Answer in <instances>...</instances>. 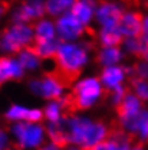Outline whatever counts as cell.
Instances as JSON below:
<instances>
[{
	"label": "cell",
	"instance_id": "9a60e30c",
	"mask_svg": "<svg viewBox=\"0 0 148 150\" xmlns=\"http://www.w3.org/2000/svg\"><path fill=\"white\" fill-rule=\"evenodd\" d=\"M125 78V68L124 67H105L101 74V82L107 88H116L122 84Z\"/></svg>",
	"mask_w": 148,
	"mask_h": 150
},
{
	"label": "cell",
	"instance_id": "1f68e13d",
	"mask_svg": "<svg viewBox=\"0 0 148 150\" xmlns=\"http://www.w3.org/2000/svg\"><path fill=\"white\" fill-rule=\"evenodd\" d=\"M144 4H145V7H148V0H144Z\"/></svg>",
	"mask_w": 148,
	"mask_h": 150
},
{
	"label": "cell",
	"instance_id": "52a82bcc",
	"mask_svg": "<svg viewBox=\"0 0 148 150\" xmlns=\"http://www.w3.org/2000/svg\"><path fill=\"white\" fill-rule=\"evenodd\" d=\"M124 13V9L112 1L99 0L96 3V16L102 26H118Z\"/></svg>",
	"mask_w": 148,
	"mask_h": 150
},
{
	"label": "cell",
	"instance_id": "603a6c76",
	"mask_svg": "<svg viewBox=\"0 0 148 150\" xmlns=\"http://www.w3.org/2000/svg\"><path fill=\"white\" fill-rule=\"evenodd\" d=\"M128 85L132 90V93L141 100L148 101V79H138V78H131L128 79Z\"/></svg>",
	"mask_w": 148,
	"mask_h": 150
},
{
	"label": "cell",
	"instance_id": "2e32d148",
	"mask_svg": "<svg viewBox=\"0 0 148 150\" xmlns=\"http://www.w3.org/2000/svg\"><path fill=\"white\" fill-rule=\"evenodd\" d=\"M121 58H122V51L119 49V46H104L101 51L95 54V62L99 65L109 67L119 62Z\"/></svg>",
	"mask_w": 148,
	"mask_h": 150
},
{
	"label": "cell",
	"instance_id": "8992f818",
	"mask_svg": "<svg viewBox=\"0 0 148 150\" xmlns=\"http://www.w3.org/2000/svg\"><path fill=\"white\" fill-rule=\"evenodd\" d=\"M30 90L35 94L46 98V100H58L62 97L63 88L62 85L58 82L55 76L52 75V72H45L42 78H37L30 81Z\"/></svg>",
	"mask_w": 148,
	"mask_h": 150
},
{
	"label": "cell",
	"instance_id": "d6986e66",
	"mask_svg": "<svg viewBox=\"0 0 148 150\" xmlns=\"http://www.w3.org/2000/svg\"><path fill=\"white\" fill-rule=\"evenodd\" d=\"M43 115L45 118L48 120V123H53V121H59L60 118L66 117V112L63 108V104H62V100L58 98V100H52L43 110Z\"/></svg>",
	"mask_w": 148,
	"mask_h": 150
},
{
	"label": "cell",
	"instance_id": "30bf717a",
	"mask_svg": "<svg viewBox=\"0 0 148 150\" xmlns=\"http://www.w3.org/2000/svg\"><path fill=\"white\" fill-rule=\"evenodd\" d=\"M114 108L116 111L118 120L122 121V120H127L142 110V100L132 93L131 88H128V91L122 97V100Z\"/></svg>",
	"mask_w": 148,
	"mask_h": 150
},
{
	"label": "cell",
	"instance_id": "ffe728a7",
	"mask_svg": "<svg viewBox=\"0 0 148 150\" xmlns=\"http://www.w3.org/2000/svg\"><path fill=\"white\" fill-rule=\"evenodd\" d=\"M55 36L56 29L51 22L42 20V22L35 25V39H33V42H45V40L53 39Z\"/></svg>",
	"mask_w": 148,
	"mask_h": 150
},
{
	"label": "cell",
	"instance_id": "4316f807",
	"mask_svg": "<svg viewBox=\"0 0 148 150\" xmlns=\"http://www.w3.org/2000/svg\"><path fill=\"white\" fill-rule=\"evenodd\" d=\"M37 150H62V147L55 144V143H52V142H49V143H45L40 149H37Z\"/></svg>",
	"mask_w": 148,
	"mask_h": 150
},
{
	"label": "cell",
	"instance_id": "ac0fdd59",
	"mask_svg": "<svg viewBox=\"0 0 148 150\" xmlns=\"http://www.w3.org/2000/svg\"><path fill=\"white\" fill-rule=\"evenodd\" d=\"M20 9L27 16L29 22L35 20V19L43 18L45 13H46L45 1L43 0H23L22 4H20Z\"/></svg>",
	"mask_w": 148,
	"mask_h": 150
},
{
	"label": "cell",
	"instance_id": "83f0119b",
	"mask_svg": "<svg viewBox=\"0 0 148 150\" xmlns=\"http://www.w3.org/2000/svg\"><path fill=\"white\" fill-rule=\"evenodd\" d=\"M142 38L148 40V16L144 18V28H142Z\"/></svg>",
	"mask_w": 148,
	"mask_h": 150
},
{
	"label": "cell",
	"instance_id": "f1b7e54d",
	"mask_svg": "<svg viewBox=\"0 0 148 150\" xmlns=\"http://www.w3.org/2000/svg\"><path fill=\"white\" fill-rule=\"evenodd\" d=\"M62 150H85V149H82L81 146H76V144H68L66 147H63Z\"/></svg>",
	"mask_w": 148,
	"mask_h": 150
},
{
	"label": "cell",
	"instance_id": "f546056e",
	"mask_svg": "<svg viewBox=\"0 0 148 150\" xmlns=\"http://www.w3.org/2000/svg\"><path fill=\"white\" fill-rule=\"evenodd\" d=\"M128 150H144L142 149V143H135L134 146H131Z\"/></svg>",
	"mask_w": 148,
	"mask_h": 150
},
{
	"label": "cell",
	"instance_id": "4fadbf2b",
	"mask_svg": "<svg viewBox=\"0 0 148 150\" xmlns=\"http://www.w3.org/2000/svg\"><path fill=\"white\" fill-rule=\"evenodd\" d=\"M65 40L62 38H53L45 42H33L32 45H27L25 49H27L29 52H32L33 55H36L40 59H48V58H53V55L56 54L58 48L63 43Z\"/></svg>",
	"mask_w": 148,
	"mask_h": 150
},
{
	"label": "cell",
	"instance_id": "e0dca14e",
	"mask_svg": "<svg viewBox=\"0 0 148 150\" xmlns=\"http://www.w3.org/2000/svg\"><path fill=\"white\" fill-rule=\"evenodd\" d=\"M99 42L102 46H119L124 43V35L118 26H104L99 32Z\"/></svg>",
	"mask_w": 148,
	"mask_h": 150
},
{
	"label": "cell",
	"instance_id": "5b68a950",
	"mask_svg": "<svg viewBox=\"0 0 148 150\" xmlns=\"http://www.w3.org/2000/svg\"><path fill=\"white\" fill-rule=\"evenodd\" d=\"M35 39V26L29 23H13L0 33V49L19 54Z\"/></svg>",
	"mask_w": 148,
	"mask_h": 150
},
{
	"label": "cell",
	"instance_id": "7402d4cb",
	"mask_svg": "<svg viewBox=\"0 0 148 150\" xmlns=\"http://www.w3.org/2000/svg\"><path fill=\"white\" fill-rule=\"evenodd\" d=\"M125 68V76L131 78H138V79H148V62L147 61H137L131 67Z\"/></svg>",
	"mask_w": 148,
	"mask_h": 150
},
{
	"label": "cell",
	"instance_id": "44dd1931",
	"mask_svg": "<svg viewBox=\"0 0 148 150\" xmlns=\"http://www.w3.org/2000/svg\"><path fill=\"white\" fill-rule=\"evenodd\" d=\"M74 1L75 0H46L45 1L46 13H49L51 16H59L65 13L68 9H71Z\"/></svg>",
	"mask_w": 148,
	"mask_h": 150
},
{
	"label": "cell",
	"instance_id": "3957f363",
	"mask_svg": "<svg viewBox=\"0 0 148 150\" xmlns=\"http://www.w3.org/2000/svg\"><path fill=\"white\" fill-rule=\"evenodd\" d=\"M99 98H102V85L98 78L83 79L72 87L69 94L60 97L66 115L91 108Z\"/></svg>",
	"mask_w": 148,
	"mask_h": 150
},
{
	"label": "cell",
	"instance_id": "8fae6325",
	"mask_svg": "<svg viewBox=\"0 0 148 150\" xmlns=\"http://www.w3.org/2000/svg\"><path fill=\"white\" fill-rule=\"evenodd\" d=\"M4 118L9 121H30V123H40L45 115L42 110L37 108H26L23 105H12L7 112L4 114Z\"/></svg>",
	"mask_w": 148,
	"mask_h": 150
},
{
	"label": "cell",
	"instance_id": "7c38bea8",
	"mask_svg": "<svg viewBox=\"0 0 148 150\" xmlns=\"http://www.w3.org/2000/svg\"><path fill=\"white\" fill-rule=\"evenodd\" d=\"M23 67L20 62L9 58V56H0V84L4 81H18L23 76Z\"/></svg>",
	"mask_w": 148,
	"mask_h": 150
},
{
	"label": "cell",
	"instance_id": "4dcf8cb0",
	"mask_svg": "<svg viewBox=\"0 0 148 150\" xmlns=\"http://www.w3.org/2000/svg\"><path fill=\"white\" fill-rule=\"evenodd\" d=\"M6 150H22V149H20V147H18V146H15V147H12V146H10L9 149H6Z\"/></svg>",
	"mask_w": 148,
	"mask_h": 150
},
{
	"label": "cell",
	"instance_id": "484cf974",
	"mask_svg": "<svg viewBox=\"0 0 148 150\" xmlns=\"http://www.w3.org/2000/svg\"><path fill=\"white\" fill-rule=\"evenodd\" d=\"M12 7V0H0V19L3 18Z\"/></svg>",
	"mask_w": 148,
	"mask_h": 150
},
{
	"label": "cell",
	"instance_id": "d6a6232c",
	"mask_svg": "<svg viewBox=\"0 0 148 150\" xmlns=\"http://www.w3.org/2000/svg\"><path fill=\"white\" fill-rule=\"evenodd\" d=\"M147 142H148V139H147Z\"/></svg>",
	"mask_w": 148,
	"mask_h": 150
},
{
	"label": "cell",
	"instance_id": "d4e9b609",
	"mask_svg": "<svg viewBox=\"0 0 148 150\" xmlns=\"http://www.w3.org/2000/svg\"><path fill=\"white\" fill-rule=\"evenodd\" d=\"M10 147V137L7 134V131L0 129V150H6Z\"/></svg>",
	"mask_w": 148,
	"mask_h": 150
},
{
	"label": "cell",
	"instance_id": "6da1fadb",
	"mask_svg": "<svg viewBox=\"0 0 148 150\" xmlns=\"http://www.w3.org/2000/svg\"><path fill=\"white\" fill-rule=\"evenodd\" d=\"M55 59V69H52V75L58 79V82L62 85V88H71L82 74V68L86 64L88 54L86 49L82 45L74 43H62L56 54L53 55Z\"/></svg>",
	"mask_w": 148,
	"mask_h": 150
},
{
	"label": "cell",
	"instance_id": "ba28073f",
	"mask_svg": "<svg viewBox=\"0 0 148 150\" xmlns=\"http://www.w3.org/2000/svg\"><path fill=\"white\" fill-rule=\"evenodd\" d=\"M144 16L140 12H125L118 23V29L124 38H140L142 36Z\"/></svg>",
	"mask_w": 148,
	"mask_h": 150
},
{
	"label": "cell",
	"instance_id": "277c9868",
	"mask_svg": "<svg viewBox=\"0 0 148 150\" xmlns=\"http://www.w3.org/2000/svg\"><path fill=\"white\" fill-rule=\"evenodd\" d=\"M12 136L15 146L22 150H37L46 143V127L40 123L16 121L12 127Z\"/></svg>",
	"mask_w": 148,
	"mask_h": 150
},
{
	"label": "cell",
	"instance_id": "9c48e42d",
	"mask_svg": "<svg viewBox=\"0 0 148 150\" xmlns=\"http://www.w3.org/2000/svg\"><path fill=\"white\" fill-rule=\"evenodd\" d=\"M56 30H58L59 38H62L63 40H72V39L79 38L86 29L74 15H66V16L58 19Z\"/></svg>",
	"mask_w": 148,
	"mask_h": 150
},
{
	"label": "cell",
	"instance_id": "7a4b0ae2",
	"mask_svg": "<svg viewBox=\"0 0 148 150\" xmlns=\"http://www.w3.org/2000/svg\"><path fill=\"white\" fill-rule=\"evenodd\" d=\"M68 127H69V139L71 144L81 146L82 149L88 150L92 146L108 139L111 127L104 121H93L86 117L79 115H66Z\"/></svg>",
	"mask_w": 148,
	"mask_h": 150
},
{
	"label": "cell",
	"instance_id": "5bb4252c",
	"mask_svg": "<svg viewBox=\"0 0 148 150\" xmlns=\"http://www.w3.org/2000/svg\"><path fill=\"white\" fill-rule=\"evenodd\" d=\"M96 0H75L71 7V15H74L83 26L92 19L93 10L96 9Z\"/></svg>",
	"mask_w": 148,
	"mask_h": 150
},
{
	"label": "cell",
	"instance_id": "cb8c5ba5",
	"mask_svg": "<svg viewBox=\"0 0 148 150\" xmlns=\"http://www.w3.org/2000/svg\"><path fill=\"white\" fill-rule=\"evenodd\" d=\"M19 62L23 67V69H33L40 64V58L33 55L27 49H23L22 52H19Z\"/></svg>",
	"mask_w": 148,
	"mask_h": 150
}]
</instances>
